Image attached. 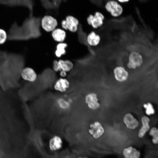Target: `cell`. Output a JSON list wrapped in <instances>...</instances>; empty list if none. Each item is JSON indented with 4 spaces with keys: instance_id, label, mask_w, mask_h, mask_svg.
Here are the masks:
<instances>
[{
    "instance_id": "obj_17",
    "label": "cell",
    "mask_w": 158,
    "mask_h": 158,
    "mask_svg": "<svg viewBox=\"0 0 158 158\" xmlns=\"http://www.w3.org/2000/svg\"><path fill=\"white\" fill-rule=\"evenodd\" d=\"M68 46L67 43L64 42L58 43L56 46L55 51L56 56L60 58L62 56L65 55L66 53V49Z\"/></svg>"
},
{
    "instance_id": "obj_1",
    "label": "cell",
    "mask_w": 158,
    "mask_h": 158,
    "mask_svg": "<svg viewBox=\"0 0 158 158\" xmlns=\"http://www.w3.org/2000/svg\"><path fill=\"white\" fill-rule=\"evenodd\" d=\"M79 23L77 18L73 16L68 15L66 16L65 19L61 21V25L62 29L64 30L75 33L78 30Z\"/></svg>"
},
{
    "instance_id": "obj_20",
    "label": "cell",
    "mask_w": 158,
    "mask_h": 158,
    "mask_svg": "<svg viewBox=\"0 0 158 158\" xmlns=\"http://www.w3.org/2000/svg\"><path fill=\"white\" fill-rule=\"evenodd\" d=\"M143 107L146 109L145 112L147 115H150L154 113L155 111L152 104L150 102L145 104Z\"/></svg>"
},
{
    "instance_id": "obj_16",
    "label": "cell",
    "mask_w": 158,
    "mask_h": 158,
    "mask_svg": "<svg viewBox=\"0 0 158 158\" xmlns=\"http://www.w3.org/2000/svg\"><path fill=\"white\" fill-rule=\"evenodd\" d=\"M58 61L61 70L67 73L71 71L74 68L73 63L69 60L60 59Z\"/></svg>"
},
{
    "instance_id": "obj_24",
    "label": "cell",
    "mask_w": 158,
    "mask_h": 158,
    "mask_svg": "<svg viewBox=\"0 0 158 158\" xmlns=\"http://www.w3.org/2000/svg\"><path fill=\"white\" fill-rule=\"evenodd\" d=\"M118 2L121 3H125L128 2L129 0H117Z\"/></svg>"
},
{
    "instance_id": "obj_15",
    "label": "cell",
    "mask_w": 158,
    "mask_h": 158,
    "mask_svg": "<svg viewBox=\"0 0 158 158\" xmlns=\"http://www.w3.org/2000/svg\"><path fill=\"white\" fill-rule=\"evenodd\" d=\"M86 40L87 43L89 45L95 47L97 46L99 44L101 38L99 35L92 31L87 35Z\"/></svg>"
},
{
    "instance_id": "obj_21",
    "label": "cell",
    "mask_w": 158,
    "mask_h": 158,
    "mask_svg": "<svg viewBox=\"0 0 158 158\" xmlns=\"http://www.w3.org/2000/svg\"><path fill=\"white\" fill-rule=\"evenodd\" d=\"M7 38V35L6 32L3 29L0 28V44H4Z\"/></svg>"
},
{
    "instance_id": "obj_8",
    "label": "cell",
    "mask_w": 158,
    "mask_h": 158,
    "mask_svg": "<svg viewBox=\"0 0 158 158\" xmlns=\"http://www.w3.org/2000/svg\"><path fill=\"white\" fill-rule=\"evenodd\" d=\"M70 86V83L68 79L60 77L55 82L53 87L55 90L63 93L66 92Z\"/></svg>"
},
{
    "instance_id": "obj_7",
    "label": "cell",
    "mask_w": 158,
    "mask_h": 158,
    "mask_svg": "<svg viewBox=\"0 0 158 158\" xmlns=\"http://www.w3.org/2000/svg\"><path fill=\"white\" fill-rule=\"evenodd\" d=\"M21 78L24 80L30 83H33L37 80V74L32 68L26 67L23 68L20 73Z\"/></svg>"
},
{
    "instance_id": "obj_9",
    "label": "cell",
    "mask_w": 158,
    "mask_h": 158,
    "mask_svg": "<svg viewBox=\"0 0 158 158\" xmlns=\"http://www.w3.org/2000/svg\"><path fill=\"white\" fill-rule=\"evenodd\" d=\"M109 67L113 68L114 77L117 80L123 82L127 79L129 75V73L124 68L118 66Z\"/></svg>"
},
{
    "instance_id": "obj_23",
    "label": "cell",
    "mask_w": 158,
    "mask_h": 158,
    "mask_svg": "<svg viewBox=\"0 0 158 158\" xmlns=\"http://www.w3.org/2000/svg\"><path fill=\"white\" fill-rule=\"evenodd\" d=\"M59 75L61 78H65L67 75V72L61 70L59 71Z\"/></svg>"
},
{
    "instance_id": "obj_18",
    "label": "cell",
    "mask_w": 158,
    "mask_h": 158,
    "mask_svg": "<svg viewBox=\"0 0 158 158\" xmlns=\"http://www.w3.org/2000/svg\"><path fill=\"white\" fill-rule=\"evenodd\" d=\"M56 102L58 106L60 109L63 110H67L70 106L69 102L62 97L58 98Z\"/></svg>"
},
{
    "instance_id": "obj_12",
    "label": "cell",
    "mask_w": 158,
    "mask_h": 158,
    "mask_svg": "<svg viewBox=\"0 0 158 158\" xmlns=\"http://www.w3.org/2000/svg\"><path fill=\"white\" fill-rule=\"evenodd\" d=\"M51 32L53 39L58 43L64 42L66 39V33L63 29L56 28Z\"/></svg>"
},
{
    "instance_id": "obj_2",
    "label": "cell",
    "mask_w": 158,
    "mask_h": 158,
    "mask_svg": "<svg viewBox=\"0 0 158 158\" xmlns=\"http://www.w3.org/2000/svg\"><path fill=\"white\" fill-rule=\"evenodd\" d=\"M41 25L44 30L47 32H50L57 28L58 22L57 20L52 16L45 15L42 18Z\"/></svg>"
},
{
    "instance_id": "obj_13",
    "label": "cell",
    "mask_w": 158,
    "mask_h": 158,
    "mask_svg": "<svg viewBox=\"0 0 158 158\" xmlns=\"http://www.w3.org/2000/svg\"><path fill=\"white\" fill-rule=\"evenodd\" d=\"M123 155L124 158H140L141 154L139 150L130 146L123 150Z\"/></svg>"
},
{
    "instance_id": "obj_4",
    "label": "cell",
    "mask_w": 158,
    "mask_h": 158,
    "mask_svg": "<svg viewBox=\"0 0 158 158\" xmlns=\"http://www.w3.org/2000/svg\"><path fill=\"white\" fill-rule=\"evenodd\" d=\"M99 100L97 95L94 92L88 93L84 97L85 104L89 109L92 110H96L100 107Z\"/></svg>"
},
{
    "instance_id": "obj_11",
    "label": "cell",
    "mask_w": 158,
    "mask_h": 158,
    "mask_svg": "<svg viewBox=\"0 0 158 158\" xmlns=\"http://www.w3.org/2000/svg\"><path fill=\"white\" fill-rule=\"evenodd\" d=\"M123 121L127 127L131 130H134L139 125L138 120L131 114H126L123 118Z\"/></svg>"
},
{
    "instance_id": "obj_19",
    "label": "cell",
    "mask_w": 158,
    "mask_h": 158,
    "mask_svg": "<svg viewBox=\"0 0 158 158\" xmlns=\"http://www.w3.org/2000/svg\"><path fill=\"white\" fill-rule=\"evenodd\" d=\"M149 135L152 137V141L154 144H157L158 143V130L155 127L152 128L150 131Z\"/></svg>"
},
{
    "instance_id": "obj_22",
    "label": "cell",
    "mask_w": 158,
    "mask_h": 158,
    "mask_svg": "<svg viewBox=\"0 0 158 158\" xmlns=\"http://www.w3.org/2000/svg\"><path fill=\"white\" fill-rule=\"evenodd\" d=\"M53 69L54 72H58L61 70L58 60H54L53 61Z\"/></svg>"
},
{
    "instance_id": "obj_10",
    "label": "cell",
    "mask_w": 158,
    "mask_h": 158,
    "mask_svg": "<svg viewBox=\"0 0 158 158\" xmlns=\"http://www.w3.org/2000/svg\"><path fill=\"white\" fill-rule=\"evenodd\" d=\"M48 145L51 151H57L62 148L63 141L60 136L57 135H54L50 139Z\"/></svg>"
},
{
    "instance_id": "obj_5",
    "label": "cell",
    "mask_w": 158,
    "mask_h": 158,
    "mask_svg": "<svg viewBox=\"0 0 158 158\" xmlns=\"http://www.w3.org/2000/svg\"><path fill=\"white\" fill-rule=\"evenodd\" d=\"M104 17L101 12L97 11L94 15H90L87 18L88 24L94 29L101 27L103 25Z\"/></svg>"
},
{
    "instance_id": "obj_14",
    "label": "cell",
    "mask_w": 158,
    "mask_h": 158,
    "mask_svg": "<svg viewBox=\"0 0 158 158\" xmlns=\"http://www.w3.org/2000/svg\"><path fill=\"white\" fill-rule=\"evenodd\" d=\"M141 121L142 126L139 129L138 134V137L140 138L144 137L150 128L149 125L150 120L148 117L146 116H143L141 118Z\"/></svg>"
},
{
    "instance_id": "obj_3",
    "label": "cell",
    "mask_w": 158,
    "mask_h": 158,
    "mask_svg": "<svg viewBox=\"0 0 158 158\" xmlns=\"http://www.w3.org/2000/svg\"><path fill=\"white\" fill-rule=\"evenodd\" d=\"M105 8L106 10L114 17H118L123 13L122 6L116 1L110 0L106 4Z\"/></svg>"
},
{
    "instance_id": "obj_25",
    "label": "cell",
    "mask_w": 158,
    "mask_h": 158,
    "mask_svg": "<svg viewBox=\"0 0 158 158\" xmlns=\"http://www.w3.org/2000/svg\"><path fill=\"white\" fill-rule=\"evenodd\" d=\"M77 158H89L85 156H79Z\"/></svg>"
},
{
    "instance_id": "obj_6",
    "label": "cell",
    "mask_w": 158,
    "mask_h": 158,
    "mask_svg": "<svg viewBox=\"0 0 158 158\" xmlns=\"http://www.w3.org/2000/svg\"><path fill=\"white\" fill-rule=\"evenodd\" d=\"M87 132L93 138L97 139L103 135L104 130L101 123L96 121L90 124Z\"/></svg>"
}]
</instances>
